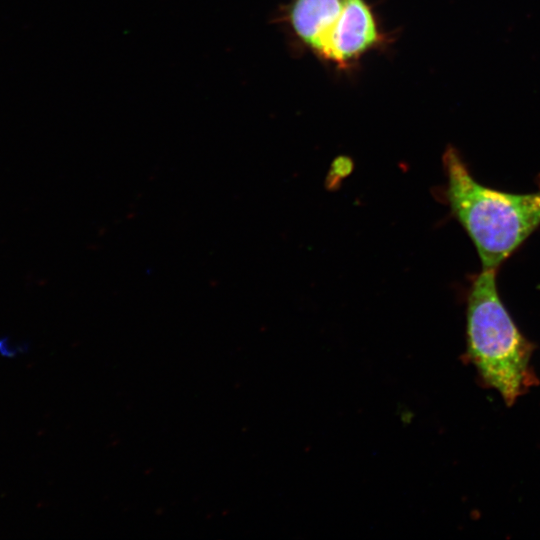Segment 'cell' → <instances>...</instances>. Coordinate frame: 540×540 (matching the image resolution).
<instances>
[{
    "instance_id": "cell-2",
    "label": "cell",
    "mask_w": 540,
    "mask_h": 540,
    "mask_svg": "<svg viewBox=\"0 0 540 540\" xmlns=\"http://www.w3.org/2000/svg\"><path fill=\"white\" fill-rule=\"evenodd\" d=\"M497 270L482 269L467 297V351L484 381L511 405L525 388L531 344L507 311Z\"/></svg>"
},
{
    "instance_id": "cell-1",
    "label": "cell",
    "mask_w": 540,
    "mask_h": 540,
    "mask_svg": "<svg viewBox=\"0 0 540 540\" xmlns=\"http://www.w3.org/2000/svg\"><path fill=\"white\" fill-rule=\"evenodd\" d=\"M445 199L472 240L482 269L498 270L540 226V190L510 193L480 184L454 147L443 155Z\"/></svg>"
},
{
    "instance_id": "cell-4",
    "label": "cell",
    "mask_w": 540,
    "mask_h": 540,
    "mask_svg": "<svg viewBox=\"0 0 540 540\" xmlns=\"http://www.w3.org/2000/svg\"><path fill=\"white\" fill-rule=\"evenodd\" d=\"M346 0H291L284 19L297 41L317 57L330 36Z\"/></svg>"
},
{
    "instance_id": "cell-3",
    "label": "cell",
    "mask_w": 540,
    "mask_h": 540,
    "mask_svg": "<svg viewBox=\"0 0 540 540\" xmlns=\"http://www.w3.org/2000/svg\"><path fill=\"white\" fill-rule=\"evenodd\" d=\"M387 42L372 6L366 0H346L318 57L340 70H347L366 53Z\"/></svg>"
}]
</instances>
